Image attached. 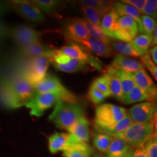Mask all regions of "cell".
Segmentation results:
<instances>
[{"label":"cell","mask_w":157,"mask_h":157,"mask_svg":"<svg viewBox=\"0 0 157 157\" xmlns=\"http://www.w3.org/2000/svg\"><path fill=\"white\" fill-rule=\"evenodd\" d=\"M111 67L119 69L127 73H133L143 68V66L140 61L135 60V59L127 58L121 55H116L113 58V60L111 63Z\"/></svg>","instance_id":"cell-18"},{"label":"cell","mask_w":157,"mask_h":157,"mask_svg":"<svg viewBox=\"0 0 157 157\" xmlns=\"http://www.w3.org/2000/svg\"><path fill=\"white\" fill-rule=\"evenodd\" d=\"M126 157H148L145 151L144 144L132 147L127 154Z\"/></svg>","instance_id":"cell-42"},{"label":"cell","mask_w":157,"mask_h":157,"mask_svg":"<svg viewBox=\"0 0 157 157\" xmlns=\"http://www.w3.org/2000/svg\"><path fill=\"white\" fill-rule=\"evenodd\" d=\"M10 33L20 48L36 42H40V33L27 25H18Z\"/></svg>","instance_id":"cell-11"},{"label":"cell","mask_w":157,"mask_h":157,"mask_svg":"<svg viewBox=\"0 0 157 157\" xmlns=\"http://www.w3.org/2000/svg\"><path fill=\"white\" fill-rule=\"evenodd\" d=\"M129 74L134 81L135 86L143 90L150 98L151 101H154L156 95V88L146 71L142 68L133 73H129Z\"/></svg>","instance_id":"cell-14"},{"label":"cell","mask_w":157,"mask_h":157,"mask_svg":"<svg viewBox=\"0 0 157 157\" xmlns=\"http://www.w3.org/2000/svg\"><path fill=\"white\" fill-rule=\"evenodd\" d=\"M119 157H126V156H119Z\"/></svg>","instance_id":"cell-49"},{"label":"cell","mask_w":157,"mask_h":157,"mask_svg":"<svg viewBox=\"0 0 157 157\" xmlns=\"http://www.w3.org/2000/svg\"><path fill=\"white\" fill-rule=\"evenodd\" d=\"M93 151L88 143H77L71 145L63 151V157H90Z\"/></svg>","instance_id":"cell-23"},{"label":"cell","mask_w":157,"mask_h":157,"mask_svg":"<svg viewBox=\"0 0 157 157\" xmlns=\"http://www.w3.org/2000/svg\"><path fill=\"white\" fill-rule=\"evenodd\" d=\"M152 43V37L146 34H140L131 42L134 48L142 56L148 53V48Z\"/></svg>","instance_id":"cell-31"},{"label":"cell","mask_w":157,"mask_h":157,"mask_svg":"<svg viewBox=\"0 0 157 157\" xmlns=\"http://www.w3.org/2000/svg\"><path fill=\"white\" fill-rule=\"evenodd\" d=\"M88 96H89V99L90 101L93 102L94 104H96V105L101 103L106 98V97L101 91H99L93 86H91V87H90Z\"/></svg>","instance_id":"cell-41"},{"label":"cell","mask_w":157,"mask_h":157,"mask_svg":"<svg viewBox=\"0 0 157 157\" xmlns=\"http://www.w3.org/2000/svg\"><path fill=\"white\" fill-rule=\"evenodd\" d=\"M77 43H79L82 47H85L90 52L103 58H109L113 54V49L109 44L98 39L90 37L87 39L79 41Z\"/></svg>","instance_id":"cell-17"},{"label":"cell","mask_w":157,"mask_h":157,"mask_svg":"<svg viewBox=\"0 0 157 157\" xmlns=\"http://www.w3.org/2000/svg\"><path fill=\"white\" fill-rule=\"evenodd\" d=\"M145 151L148 157H157V140L156 133L144 144Z\"/></svg>","instance_id":"cell-37"},{"label":"cell","mask_w":157,"mask_h":157,"mask_svg":"<svg viewBox=\"0 0 157 157\" xmlns=\"http://www.w3.org/2000/svg\"><path fill=\"white\" fill-rule=\"evenodd\" d=\"M131 146L128 143L119 137H113L109 148L106 151V157H119L126 156L131 150Z\"/></svg>","instance_id":"cell-22"},{"label":"cell","mask_w":157,"mask_h":157,"mask_svg":"<svg viewBox=\"0 0 157 157\" xmlns=\"http://www.w3.org/2000/svg\"><path fill=\"white\" fill-rule=\"evenodd\" d=\"M146 0H123V1H121V2L132 6L142 14V11L145 4H146Z\"/></svg>","instance_id":"cell-43"},{"label":"cell","mask_w":157,"mask_h":157,"mask_svg":"<svg viewBox=\"0 0 157 157\" xmlns=\"http://www.w3.org/2000/svg\"><path fill=\"white\" fill-rule=\"evenodd\" d=\"M92 86L99 90V91H101L106 98L111 96V93H110L109 85H108L107 81L106 79L104 78L103 76L96 78L95 81L93 82Z\"/></svg>","instance_id":"cell-38"},{"label":"cell","mask_w":157,"mask_h":157,"mask_svg":"<svg viewBox=\"0 0 157 157\" xmlns=\"http://www.w3.org/2000/svg\"><path fill=\"white\" fill-rule=\"evenodd\" d=\"M138 33V25L132 17L127 15L119 16L116 22L112 39L123 42H131Z\"/></svg>","instance_id":"cell-7"},{"label":"cell","mask_w":157,"mask_h":157,"mask_svg":"<svg viewBox=\"0 0 157 157\" xmlns=\"http://www.w3.org/2000/svg\"><path fill=\"white\" fill-rule=\"evenodd\" d=\"M9 10V6L7 4L1 2H0V16L5 14V13H7Z\"/></svg>","instance_id":"cell-45"},{"label":"cell","mask_w":157,"mask_h":157,"mask_svg":"<svg viewBox=\"0 0 157 157\" xmlns=\"http://www.w3.org/2000/svg\"><path fill=\"white\" fill-rule=\"evenodd\" d=\"M140 60L141 63H142L143 66H145L148 68L149 71L152 74L153 76H154L155 79H157V67L156 65H155L153 63L152 60L151 59L150 55L147 53L144 56L140 57Z\"/></svg>","instance_id":"cell-40"},{"label":"cell","mask_w":157,"mask_h":157,"mask_svg":"<svg viewBox=\"0 0 157 157\" xmlns=\"http://www.w3.org/2000/svg\"><path fill=\"white\" fill-rule=\"evenodd\" d=\"M64 34L66 39L76 43L90 38L87 29L78 18L73 19L68 23L65 29Z\"/></svg>","instance_id":"cell-16"},{"label":"cell","mask_w":157,"mask_h":157,"mask_svg":"<svg viewBox=\"0 0 157 157\" xmlns=\"http://www.w3.org/2000/svg\"><path fill=\"white\" fill-rule=\"evenodd\" d=\"M48 58L55 68L65 73H75L87 68L85 62L65 56L58 50H52Z\"/></svg>","instance_id":"cell-6"},{"label":"cell","mask_w":157,"mask_h":157,"mask_svg":"<svg viewBox=\"0 0 157 157\" xmlns=\"http://www.w3.org/2000/svg\"><path fill=\"white\" fill-rule=\"evenodd\" d=\"M20 50L21 54L23 56L32 58L38 56H45L48 58L49 55L52 51V49L48 48L46 45L42 44L40 42L29 44L24 48H21Z\"/></svg>","instance_id":"cell-24"},{"label":"cell","mask_w":157,"mask_h":157,"mask_svg":"<svg viewBox=\"0 0 157 157\" xmlns=\"http://www.w3.org/2000/svg\"><path fill=\"white\" fill-rule=\"evenodd\" d=\"M112 2L100 1V0H82L79 1V5L84 7H91L97 10L101 17H103L108 11L112 8Z\"/></svg>","instance_id":"cell-30"},{"label":"cell","mask_w":157,"mask_h":157,"mask_svg":"<svg viewBox=\"0 0 157 157\" xmlns=\"http://www.w3.org/2000/svg\"><path fill=\"white\" fill-rule=\"evenodd\" d=\"M157 25L156 27H155L154 29V31H153L152 33V35H151V37H152V43L151 44L153 45V47L154 46H156V44H157Z\"/></svg>","instance_id":"cell-46"},{"label":"cell","mask_w":157,"mask_h":157,"mask_svg":"<svg viewBox=\"0 0 157 157\" xmlns=\"http://www.w3.org/2000/svg\"><path fill=\"white\" fill-rule=\"evenodd\" d=\"M9 93V108L17 109L25 106L34 95V86L29 83L22 75L17 76L6 82Z\"/></svg>","instance_id":"cell-2"},{"label":"cell","mask_w":157,"mask_h":157,"mask_svg":"<svg viewBox=\"0 0 157 157\" xmlns=\"http://www.w3.org/2000/svg\"><path fill=\"white\" fill-rule=\"evenodd\" d=\"M82 11L85 16V20L95 26L101 27V15L96 10L91 7L81 6Z\"/></svg>","instance_id":"cell-34"},{"label":"cell","mask_w":157,"mask_h":157,"mask_svg":"<svg viewBox=\"0 0 157 157\" xmlns=\"http://www.w3.org/2000/svg\"><path fill=\"white\" fill-rule=\"evenodd\" d=\"M121 101L125 104H128V105L141 101L151 102L148 95L143 90L136 87V86L128 94L124 96L121 98Z\"/></svg>","instance_id":"cell-27"},{"label":"cell","mask_w":157,"mask_h":157,"mask_svg":"<svg viewBox=\"0 0 157 157\" xmlns=\"http://www.w3.org/2000/svg\"><path fill=\"white\" fill-rule=\"evenodd\" d=\"M49 150L51 154L63 151L71 145L70 135L66 132H56L48 138Z\"/></svg>","instance_id":"cell-19"},{"label":"cell","mask_w":157,"mask_h":157,"mask_svg":"<svg viewBox=\"0 0 157 157\" xmlns=\"http://www.w3.org/2000/svg\"><path fill=\"white\" fill-rule=\"evenodd\" d=\"M141 25H142V34H146L151 36L154 29L156 26V21L151 17L142 15H141Z\"/></svg>","instance_id":"cell-36"},{"label":"cell","mask_w":157,"mask_h":157,"mask_svg":"<svg viewBox=\"0 0 157 157\" xmlns=\"http://www.w3.org/2000/svg\"><path fill=\"white\" fill-rule=\"evenodd\" d=\"M112 137L105 134V133L98 132L93 138V145L98 151L101 152L106 153L108 149L109 148Z\"/></svg>","instance_id":"cell-33"},{"label":"cell","mask_w":157,"mask_h":157,"mask_svg":"<svg viewBox=\"0 0 157 157\" xmlns=\"http://www.w3.org/2000/svg\"><path fill=\"white\" fill-rule=\"evenodd\" d=\"M118 17L119 16L113 8L108 11L101 17V28L105 33V34L111 39L113 38V33L114 31L116 22H117Z\"/></svg>","instance_id":"cell-25"},{"label":"cell","mask_w":157,"mask_h":157,"mask_svg":"<svg viewBox=\"0 0 157 157\" xmlns=\"http://www.w3.org/2000/svg\"><path fill=\"white\" fill-rule=\"evenodd\" d=\"M13 5L21 16L31 22L39 23L44 21V17L42 12L31 2L14 1Z\"/></svg>","instance_id":"cell-12"},{"label":"cell","mask_w":157,"mask_h":157,"mask_svg":"<svg viewBox=\"0 0 157 157\" xmlns=\"http://www.w3.org/2000/svg\"><path fill=\"white\" fill-rule=\"evenodd\" d=\"M79 19V21H81L82 24L84 25L85 29H87L88 34H89L90 37L91 38L98 39V40L102 41V42L107 43L109 44L110 42L112 40V39L109 38V36H106L105 34V33L103 32V31L102 30L101 27L95 26V25H92L91 23H90L88 21H86L85 19Z\"/></svg>","instance_id":"cell-29"},{"label":"cell","mask_w":157,"mask_h":157,"mask_svg":"<svg viewBox=\"0 0 157 157\" xmlns=\"http://www.w3.org/2000/svg\"><path fill=\"white\" fill-rule=\"evenodd\" d=\"M112 8L119 17L127 15V16L132 17L138 25L139 33L142 34V25H141V15H142V14L137 10L133 7L132 6L122 3L121 2L113 3Z\"/></svg>","instance_id":"cell-21"},{"label":"cell","mask_w":157,"mask_h":157,"mask_svg":"<svg viewBox=\"0 0 157 157\" xmlns=\"http://www.w3.org/2000/svg\"><path fill=\"white\" fill-rule=\"evenodd\" d=\"M117 72L118 77L120 80L123 98L124 96L128 94L135 87V84L129 73H127V72H125L124 71L119 69H117Z\"/></svg>","instance_id":"cell-32"},{"label":"cell","mask_w":157,"mask_h":157,"mask_svg":"<svg viewBox=\"0 0 157 157\" xmlns=\"http://www.w3.org/2000/svg\"><path fill=\"white\" fill-rule=\"evenodd\" d=\"M89 127L90 122L85 117L78 119L68 130L70 135L71 145L77 143H87L90 140Z\"/></svg>","instance_id":"cell-13"},{"label":"cell","mask_w":157,"mask_h":157,"mask_svg":"<svg viewBox=\"0 0 157 157\" xmlns=\"http://www.w3.org/2000/svg\"><path fill=\"white\" fill-rule=\"evenodd\" d=\"M127 114V110L111 103L99 105L95 111V126L97 129H109Z\"/></svg>","instance_id":"cell-3"},{"label":"cell","mask_w":157,"mask_h":157,"mask_svg":"<svg viewBox=\"0 0 157 157\" xmlns=\"http://www.w3.org/2000/svg\"><path fill=\"white\" fill-rule=\"evenodd\" d=\"M156 111L154 102H143L132 106L127 113L134 124H148L154 121Z\"/></svg>","instance_id":"cell-10"},{"label":"cell","mask_w":157,"mask_h":157,"mask_svg":"<svg viewBox=\"0 0 157 157\" xmlns=\"http://www.w3.org/2000/svg\"><path fill=\"white\" fill-rule=\"evenodd\" d=\"M50 60L48 57L38 56L31 59L22 76L32 86L42 81L47 74Z\"/></svg>","instance_id":"cell-8"},{"label":"cell","mask_w":157,"mask_h":157,"mask_svg":"<svg viewBox=\"0 0 157 157\" xmlns=\"http://www.w3.org/2000/svg\"><path fill=\"white\" fill-rule=\"evenodd\" d=\"M35 93L43 94L48 93H61L68 95V90L64 87L60 80L56 76H45L42 81L34 86Z\"/></svg>","instance_id":"cell-15"},{"label":"cell","mask_w":157,"mask_h":157,"mask_svg":"<svg viewBox=\"0 0 157 157\" xmlns=\"http://www.w3.org/2000/svg\"><path fill=\"white\" fill-rule=\"evenodd\" d=\"M31 2L36 6L41 11H44L46 13H52L56 10L59 5L58 1L54 0H34Z\"/></svg>","instance_id":"cell-35"},{"label":"cell","mask_w":157,"mask_h":157,"mask_svg":"<svg viewBox=\"0 0 157 157\" xmlns=\"http://www.w3.org/2000/svg\"><path fill=\"white\" fill-rule=\"evenodd\" d=\"M58 51L65 56L70 57L74 59L82 60L87 64L91 65L94 68H97L98 71H103V64L99 59L92 56L87 50H84L81 44L76 42H71L69 44L62 47Z\"/></svg>","instance_id":"cell-9"},{"label":"cell","mask_w":157,"mask_h":157,"mask_svg":"<svg viewBox=\"0 0 157 157\" xmlns=\"http://www.w3.org/2000/svg\"><path fill=\"white\" fill-rule=\"evenodd\" d=\"M103 76L107 81L111 95L116 99L121 101L122 98V91H121L120 80L117 75V69L111 66H109Z\"/></svg>","instance_id":"cell-20"},{"label":"cell","mask_w":157,"mask_h":157,"mask_svg":"<svg viewBox=\"0 0 157 157\" xmlns=\"http://www.w3.org/2000/svg\"><path fill=\"white\" fill-rule=\"evenodd\" d=\"M109 45L116 52H119V55L128 57H140L143 56L140 52L134 48L131 42H123L120 41L111 40Z\"/></svg>","instance_id":"cell-26"},{"label":"cell","mask_w":157,"mask_h":157,"mask_svg":"<svg viewBox=\"0 0 157 157\" xmlns=\"http://www.w3.org/2000/svg\"><path fill=\"white\" fill-rule=\"evenodd\" d=\"M150 57H151V59L152 60L153 63L155 65L157 63V48L156 46H154L153 48L150 50Z\"/></svg>","instance_id":"cell-44"},{"label":"cell","mask_w":157,"mask_h":157,"mask_svg":"<svg viewBox=\"0 0 157 157\" xmlns=\"http://www.w3.org/2000/svg\"><path fill=\"white\" fill-rule=\"evenodd\" d=\"M157 11V1L156 0H146L144 7L142 11V15L151 17L156 19Z\"/></svg>","instance_id":"cell-39"},{"label":"cell","mask_w":157,"mask_h":157,"mask_svg":"<svg viewBox=\"0 0 157 157\" xmlns=\"http://www.w3.org/2000/svg\"><path fill=\"white\" fill-rule=\"evenodd\" d=\"M72 96L61 93H48L38 94L35 93L30 101L25 105V107L30 109V114L35 117H41L48 109L56 104L59 99L66 98L69 101Z\"/></svg>","instance_id":"cell-5"},{"label":"cell","mask_w":157,"mask_h":157,"mask_svg":"<svg viewBox=\"0 0 157 157\" xmlns=\"http://www.w3.org/2000/svg\"><path fill=\"white\" fill-rule=\"evenodd\" d=\"M133 124V122L131 120V119L129 118L128 115H126L124 117L121 119V121H119V122L113 126V127L109 129H98V132H101L105 134L110 135L111 137H113L117 135L120 134V133L124 132L127 128H129Z\"/></svg>","instance_id":"cell-28"},{"label":"cell","mask_w":157,"mask_h":157,"mask_svg":"<svg viewBox=\"0 0 157 157\" xmlns=\"http://www.w3.org/2000/svg\"><path fill=\"white\" fill-rule=\"evenodd\" d=\"M95 157H103V156H101V155H96V156H95Z\"/></svg>","instance_id":"cell-48"},{"label":"cell","mask_w":157,"mask_h":157,"mask_svg":"<svg viewBox=\"0 0 157 157\" xmlns=\"http://www.w3.org/2000/svg\"><path fill=\"white\" fill-rule=\"evenodd\" d=\"M154 134V121L148 124L133 123L124 132L113 137H119L128 143L131 146L145 144Z\"/></svg>","instance_id":"cell-4"},{"label":"cell","mask_w":157,"mask_h":157,"mask_svg":"<svg viewBox=\"0 0 157 157\" xmlns=\"http://www.w3.org/2000/svg\"><path fill=\"white\" fill-rule=\"evenodd\" d=\"M6 32H7V30H6L5 26L0 23V39H1L2 36H5Z\"/></svg>","instance_id":"cell-47"},{"label":"cell","mask_w":157,"mask_h":157,"mask_svg":"<svg viewBox=\"0 0 157 157\" xmlns=\"http://www.w3.org/2000/svg\"><path fill=\"white\" fill-rule=\"evenodd\" d=\"M83 117L84 111L78 104L60 98L56 103L49 119L58 128L68 131Z\"/></svg>","instance_id":"cell-1"}]
</instances>
